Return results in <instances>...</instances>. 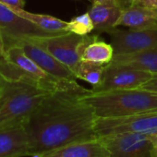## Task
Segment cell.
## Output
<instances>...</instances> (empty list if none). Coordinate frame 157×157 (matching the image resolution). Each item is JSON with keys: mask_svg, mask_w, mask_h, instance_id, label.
I'll return each mask as SVG.
<instances>
[{"mask_svg": "<svg viewBox=\"0 0 157 157\" xmlns=\"http://www.w3.org/2000/svg\"><path fill=\"white\" fill-rule=\"evenodd\" d=\"M7 56V44L4 33L0 28V58H6Z\"/></svg>", "mask_w": 157, "mask_h": 157, "instance_id": "obj_24", "label": "cell"}, {"mask_svg": "<svg viewBox=\"0 0 157 157\" xmlns=\"http://www.w3.org/2000/svg\"><path fill=\"white\" fill-rule=\"evenodd\" d=\"M43 153H35V154H33L32 157H42Z\"/></svg>", "mask_w": 157, "mask_h": 157, "instance_id": "obj_27", "label": "cell"}, {"mask_svg": "<svg viewBox=\"0 0 157 157\" xmlns=\"http://www.w3.org/2000/svg\"><path fill=\"white\" fill-rule=\"evenodd\" d=\"M98 36V33L78 35L73 33H65L52 37L37 38L31 41L42 46L74 71L82 60V55L85 46Z\"/></svg>", "mask_w": 157, "mask_h": 157, "instance_id": "obj_4", "label": "cell"}, {"mask_svg": "<svg viewBox=\"0 0 157 157\" xmlns=\"http://www.w3.org/2000/svg\"><path fill=\"white\" fill-rule=\"evenodd\" d=\"M94 129L98 138L123 132L150 135L157 132V111L119 117H96Z\"/></svg>", "mask_w": 157, "mask_h": 157, "instance_id": "obj_5", "label": "cell"}, {"mask_svg": "<svg viewBox=\"0 0 157 157\" xmlns=\"http://www.w3.org/2000/svg\"><path fill=\"white\" fill-rule=\"evenodd\" d=\"M149 138L151 143L150 157H157V132L150 134Z\"/></svg>", "mask_w": 157, "mask_h": 157, "instance_id": "obj_23", "label": "cell"}, {"mask_svg": "<svg viewBox=\"0 0 157 157\" xmlns=\"http://www.w3.org/2000/svg\"><path fill=\"white\" fill-rule=\"evenodd\" d=\"M119 26L133 30L157 28V9H149L141 6L125 8L117 24V27Z\"/></svg>", "mask_w": 157, "mask_h": 157, "instance_id": "obj_14", "label": "cell"}, {"mask_svg": "<svg viewBox=\"0 0 157 157\" xmlns=\"http://www.w3.org/2000/svg\"><path fill=\"white\" fill-rule=\"evenodd\" d=\"M131 6H141L149 9H157V0H133Z\"/></svg>", "mask_w": 157, "mask_h": 157, "instance_id": "obj_21", "label": "cell"}, {"mask_svg": "<svg viewBox=\"0 0 157 157\" xmlns=\"http://www.w3.org/2000/svg\"><path fill=\"white\" fill-rule=\"evenodd\" d=\"M154 76L149 71L137 67L108 64L105 66L102 82L99 86L93 88L92 92L138 89Z\"/></svg>", "mask_w": 157, "mask_h": 157, "instance_id": "obj_6", "label": "cell"}, {"mask_svg": "<svg viewBox=\"0 0 157 157\" xmlns=\"http://www.w3.org/2000/svg\"><path fill=\"white\" fill-rule=\"evenodd\" d=\"M42 157H110V154L100 138H96L67 144L44 152Z\"/></svg>", "mask_w": 157, "mask_h": 157, "instance_id": "obj_13", "label": "cell"}, {"mask_svg": "<svg viewBox=\"0 0 157 157\" xmlns=\"http://www.w3.org/2000/svg\"><path fill=\"white\" fill-rule=\"evenodd\" d=\"M0 28L4 33L6 42L10 40H33L37 38H46L61 33L45 32L31 21L18 16L6 5L0 3Z\"/></svg>", "mask_w": 157, "mask_h": 157, "instance_id": "obj_10", "label": "cell"}, {"mask_svg": "<svg viewBox=\"0 0 157 157\" xmlns=\"http://www.w3.org/2000/svg\"><path fill=\"white\" fill-rule=\"evenodd\" d=\"M14 13L18 16L31 21L38 28L53 33H68L67 32V21H62L56 17L46 15V14H39L26 11L24 9H13L10 8Z\"/></svg>", "mask_w": 157, "mask_h": 157, "instance_id": "obj_16", "label": "cell"}, {"mask_svg": "<svg viewBox=\"0 0 157 157\" xmlns=\"http://www.w3.org/2000/svg\"><path fill=\"white\" fill-rule=\"evenodd\" d=\"M110 157H150V138L147 134L123 132L99 137Z\"/></svg>", "mask_w": 157, "mask_h": 157, "instance_id": "obj_7", "label": "cell"}, {"mask_svg": "<svg viewBox=\"0 0 157 157\" xmlns=\"http://www.w3.org/2000/svg\"><path fill=\"white\" fill-rule=\"evenodd\" d=\"M0 3L13 9H24L25 0H0Z\"/></svg>", "mask_w": 157, "mask_h": 157, "instance_id": "obj_22", "label": "cell"}, {"mask_svg": "<svg viewBox=\"0 0 157 157\" xmlns=\"http://www.w3.org/2000/svg\"><path fill=\"white\" fill-rule=\"evenodd\" d=\"M51 93L38 84L10 82L0 78V128L25 124Z\"/></svg>", "mask_w": 157, "mask_h": 157, "instance_id": "obj_3", "label": "cell"}, {"mask_svg": "<svg viewBox=\"0 0 157 157\" xmlns=\"http://www.w3.org/2000/svg\"><path fill=\"white\" fill-rule=\"evenodd\" d=\"M94 31V26L89 12L72 18L67 24V32L78 35H87Z\"/></svg>", "mask_w": 157, "mask_h": 157, "instance_id": "obj_19", "label": "cell"}, {"mask_svg": "<svg viewBox=\"0 0 157 157\" xmlns=\"http://www.w3.org/2000/svg\"><path fill=\"white\" fill-rule=\"evenodd\" d=\"M123 10L124 7L119 0L94 2L88 12L94 26V32L100 34L116 29Z\"/></svg>", "mask_w": 157, "mask_h": 157, "instance_id": "obj_12", "label": "cell"}, {"mask_svg": "<svg viewBox=\"0 0 157 157\" xmlns=\"http://www.w3.org/2000/svg\"><path fill=\"white\" fill-rule=\"evenodd\" d=\"M6 44L7 46L9 44H17L21 47L24 53L48 74L62 81L76 82L77 77L70 67L60 62L53 55L33 41L24 39L10 40L6 42Z\"/></svg>", "mask_w": 157, "mask_h": 157, "instance_id": "obj_9", "label": "cell"}, {"mask_svg": "<svg viewBox=\"0 0 157 157\" xmlns=\"http://www.w3.org/2000/svg\"><path fill=\"white\" fill-rule=\"evenodd\" d=\"M105 68V65H99L94 62L81 60V62L76 67L74 72L77 78H80V80L90 83L93 88H95L102 82Z\"/></svg>", "mask_w": 157, "mask_h": 157, "instance_id": "obj_18", "label": "cell"}, {"mask_svg": "<svg viewBox=\"0 0 157 157\" xmlns=\"http://www.w3.org/2000/svg\"><path fill=\"white\" fill-rule=\"evenodd\" d=\"M140 89L157 94V76H154L151 80H150L147 82H145L144 84H142L140 87Z\"/></svg>", "mask_w": 157, "mask_h": 157, "instance_id": "obj_20", "label": "cell"}, {"mask_svg": "<svg viewBox=\"0 0 157 157\" xmlns=\"http://www.w3.org/2000/svg\"><path fill=\"white\" fill-rule=\"evenodd\" d=\"M114 56L115 51L112 44L101 40L98 36L85 46L82 60L106 66L113 60Z\"/></svg>", "mask_w": 157, "mask_h": 157, "instance_id": "obj_17", "label": "cell"}, {"mask_svg": "<svg viewBox=\"0 0 157 157\" xmlns=\"http://www.w3.org/2000/svg\"><path fill=\"white\" fill-rule=\"evenodd\" d=\"M30 156V142L25 124L0 128V157Z\"/></svg>", "mask_w": 157, "mask_h": 157, "instance_id": "obj_11", "label": "cell"}, {"mask_svg": "<svg viewBox=\"0 0 157 157\" xmlns=\"http://www.w3.org/2000/svg\"><path fill=\"white\" fill-rule=\"evenodd\" d=\"M109 64L137 67L157 76V47L131 54L115 55Z\"/></svg>", "mask_w": 157, "mask_h": 157, "instance_id": "obj_15", "label": "cell"}, {"mask_svg": "<svg viewBox=\"0 0 157 157\" xmlns=\"http://www.w3.org/2000/svg\"><path fill=\"white\" fill-rule=\"evenodd\" d=\"M81 100L91 105L95 117H119L157 111V94L142 90H115L91 92L81 95Z\"/></svg>", "mask_w": 157, "mask_h": 157, "instance_id": "obj_2", "label": "cell"}, {"mask_svg": "<svg viewBox=\"0 0 157 157\" xmlns=\"http://www.w3.org/2000/svg\"><path fill=\"white\" fill-rule=\"evenodd\" d=\"M82 94L56 91L42 101L25 123L30 156L98 138L94 129V111L81 100Z\"/></svg>", "mask_w": 157, "mask_h": 157, "instance_id": "obj_1", "label": "cell"}, {"mask_svg": "<svg viewBox=\"0 0 157 157\" xmlns=\"http://www.w3.org/2000/svg\"><path fill=\"white\" fill-rule=\"evenodd\" d=\"M115 55L131 54L157 47V28L146 30H117L107 33Z\"/></svg>", "mask_w": 157, "mask_h": 157, "instance_id": "obj_8", "label": "cell"}, {"mask_svg": "<svg viewBox=\"0 0 157 157\" xmlns=\"http://www.w3.org/2000/svg\"><path fill=\"white\" fill-rule=\"evenodd\" d=\"M90 1L94 3V2H105V1H109V0H90Z\"/></svg>", "mask_w": 157, "mask_h": 157, "instance_id": "obj_26", "label": "cell"}, {"mask_svg": "<svg viewBox=\"0 0 157 157\" xmlns=\"http://www.w3.org/2000/svg\"><path fill=\"white\" fill-rule=\"evenodd\" d=\"M119 2L121 3V5L125 8H128V7H130L132 5V2L133 0H119Z\"/></svg>", "mask_w": 157, "mask_h": 157, "instance_id": "obj_25", "label": "cell"}]
</instances>
